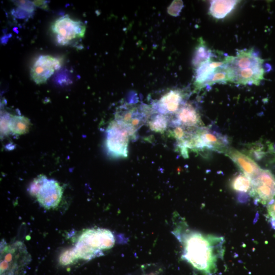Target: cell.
I'll list each match as a JSON object with an SVG mask.
<instances>
[{"label": "cell", "instance_id": "cell-4", "mask_svg": "<svg viewBox=\"0 0 275 275\" xmlns=\"http://www.w3.org/2000/svg\"><path fill=\"white\" fill-rule=\"evenodd\" d=\"M178 146L185 157L188 150H211L224 153L229 148L226 137L204 126L191 131L183 141L178 144Z\"/></svg>", "mask_w": 275, "mask_h": 275}, {"label": "cell", "instance_id": "cell-16", "mask_svg": "<svg viewBox=\"0 0 275 275\" xmlns=\"http://www.w3.org/2000/svg\"><path fill=\"white\" fill-rule=\"evenodd\" d=\"M237 2L235 1H212L210 7V13L215 18H224L234 9Z\"/></svg>", "mask_w": 275, "mask_h": 275}, {"label": "cell", "instance_id": "cell-24", "mask_svg": "<svg viewBox=\"0 0 275 275\" xmlns=\"http://www.w3.org/2000/svg\"><path fill=\"white\" fill-rule=\"evenodd\" d=\"M273 227L275 229V222H271Z\"/></svg>", "mask_w": 275, "mask_h": 275}, {"label": "cell", "instance_id": "cell-19", "mask_svg": "<svg viewBox=\"0 0 275 275\" xmlns=\"http://www.w3.org/2000/svg\"><path fill=\"white\" fill-rule=\"evenodd\" d=\"M199 45L197 46L193 59V64L196 69L203 63L212 58V51L205 45L203 40L200 39Z\"/></svg>", "mask_w": 275, "mask_h": 275}, {"label": "cell", "instance_id": "cell-7", "mask_svg": "<svg viewBox=\"0 0 275 275\" xmlns=\"http://www.w3.org/2000/svg\"><path fill=\"white\" fill-rule=\"evenodd\" d=\"M29 190L30 194L36 197L39 203L46 209L58 206L63 195L62 188L57 181L48 179L42 175L34 180Z\"/></svg>", "mask_w": 275, "mask_h": 275}, {"label": "cell", "instance_id": "cell-3", "mask_svg": "<svg viewBox=\"0 0 275 275\" xmlns=\"http://www.w3.org/2000/svg\"><path fill=\"white\" fill-rule=\"evenodd\" d=\"M224 61L228 82L258 86L264 79V60L253 48L240 50L236 56L226 57Z\"/></svg>", "mask_w": 275, "mask_h": 275}, {"label": "cell", "instance_id": "cell-21", "mask_svg": "<svg viewBox=\"0 0 275 275\" xmlns=\"http://www.w3.org/2000/svg\"><path fill=\"white\" fill-rule=\"evenodd\" d=\"M11 115L6 114L1 117V132L3 134H7L10 131L9 122Z\"/></svg>", "mask_w": 275, "mask_h": 275}, {"label": "cell", "instance_id": "cell-22", "mask_svg": "<svg viewBox=\"0 0 275 275\" xmlns=\"http://www.w3.org/2000/svg\"><path fill=\"white\" fill-rule=\"evenodd\" d=\"M267 211L268 215L271 219V222H275V199H273L268 204Z\"/></svg>", "mask_w": 275, "mask_h": 275}, {"label": "cell", "instance_id": "cell-18", "mask_svg": "<svg viewBox=\"0 0 275 275\" xmlns=\"http://www.w3.org/2000/svg\"><path fill=\"white\" fill-rule=\"evenodd\" d=\"M30 124V120L24 116H12L10 117V130L15 134L20 135L26 133Z\"/></svg>", "mask_w": 275, "mask_h": 275}, {"label": "cell", "instance_id": "cell-1", "mask_svg": "<svg viewBox=\"0 0 275 275\" xmlns=\"http://www.w3.org/2000/svg\"><path fill=\"white\" fill-rule=\"evenodd\" d=\"M176 217L172 233L182 245L183 260L203 275H215L217 263L223 259L224 238L191 229L184 219Z\"/></svg>", "mask_w": 275, "mask_h": 275}, {"label": "cell", "instance_id": "cell-17", "mask_svg": "<svg viewBox=\"0 0 275 275\" xmlns=\"http://www.w3.org/2000/svg\"><path fill=\"white\" fill-rule=\"evenodd\" d=\"M170 121L169 116L155 113L153 116H150L147 122L151 130L163 133L170 125Z\"/></svg>", "mask_w": 275, "mask_h": 275}, {"label": "cell", "instance_id": "cell-8", "mask_svg": "<svg viewBox=\"0 0 275 275\" xmlns=\"http://www.w3.org/2000/svg\"><path fill=\"white\" fill-rule=\"evenodd\" d=\"M86 29L82 22L74 20L67 15L56 19L51 25V31L55 35L57 42L64 46L83 38Z\"/></svg>", "mask_w": 275, "mask_h": 275}, {"label": "cell", "instance_id": "cell-11", "mask_svg": "<svg viewBox=\"0 0 275 275\" xmlns=\"http://www.w3.org/2000/svg\"><path fill=\"white\" fill-rule=\"evenodd\" d=\"M130 136L126 128L115 120L112 121L106 131V145L109 152L117 157H126Z\"/></svg>", "mask_w": 275, "mask_h": 275}, {"label": "cell", "instance_id": "cell-6", "mask_svg": "<svg viewBox=\"0 0 275 275\" xmlns=\"http://www.w3.org/2000/svg\"><path fill=\"white\" fill-rule=\"evenodd\" d=\"M151 114L152 108L146 104H128L117 109L115 120L127 130L130 136H133Z\"/></svg>", "mask_w": 275, "mask_h": 275}, {"label": "cell", "instance_id": "cell-20", "mask_svg": "<svg viewBox=\"0 0 275 275\" xmlns=\"http://www.w3.org/2000/svg\"><path fill=\"white\" fill-rule=\"evenodd\" d=\"M230 186L237 192L250 193L252 187V180L243 173L235 175L231 180Z\"/></svg>", "mask_w": 275, "mask_h": 275}, {"label": "cell", "instance_id": "cell-9", "mask_svg": "<svg viewBox=\"0 0 275 275\" xmlns=\"http://www.w3.org/2000/svg\"><path fill=\"white\" fill-rule=\"evenodd\" d=\"M226 82L228 80L224 60L214 61L211 58L196 69L194 85L197 89Z\"/></svg>", "mask_w": 275, "mask_h": 275}, {"label": "cell", "instance_id": "cell-15", "mask_svg": "<svg viewBox=\"0 0 275 275\" xmlns=\"http://www.w3.org/2000/svg\"><path fill=\"white\" fill-rule=\"evenodd\" d=\"M224 153L235 163L242 173L251 180L262 170L252 158L236 149L229 147Z\"/></svg>", "mask_w": 275, "mask_h": 275}, {"label": "cell", "instance_id": "cell-13", "mask_svg": "<svg viewBox=\"0 0 275 275\" xmlns=\"http://www.w3.org/2000/svg\"><path fill=\"white\" fill-rule=\"evenodd\" d=\"M187 97L186 91L183 89L170 90L157 100L153 109L156 113L171 117L186 102Z\"/></svg>", "mask_w": 275, "mask_h": 275}, {"label": "cell", "instance_id": "cell-14", "mask_svg": "<svg viewBox=\"0 0 275 275\" xmlns=\"http://www.w3.org/2000/svg\"><path fill=\"white\" fill-rule=\"evenodd\" d=\"M170 124L172 127L180 126L188 128L203 126L198 109L189 102H186L179 110L170 118Z\"/></svg>", "mask_w": 275, "mask_h": 275}, {"label": "cell", "instance_id": "cell-5", "mask_svg": "<svg viewBox=\"0 0 275 275\" xmlns=\"http://www.w3.org/2000/svg\"><path fill=\"white\" fill-rule=\"evenodd\" d=\"M31 256L21 241L1 249V275H19L30 262Z\"/></svg>", "mask_w": 275, "mask_h": 275}, {"label": "cell", "instance_id": "cell-2", "mask_svg": "<svg viewBox=\"0 0 275 275\" xmlns=\"http://www.w3.org/2000/svg\"><path fill=\"white\" fill-rule=\"evenodd\" d=\"M115 242L114 234L108 229H87L80 235L73 248L61 255L60 262L66 265L78 259H92L103 255V252L113 248Z\"/></svg>", "mask_w": 275, "mask_h": 275}, {"label": "cell", "instance_id": "cell-12", "mask_svg": "<svg viewBox=\"0 0 275 275\" xmlns=\"http://www.w3.org/2000/svg\"><path fill=\"white\" fill-rule=\"evenodd\" d=\"M63 64V59L49 55L40 56L35 61L31 69L32 79L37 84H44L59 69Z\"/></svg>", "mask_w": 275, "mask_h": 275}, {"label": "cell", "instance_id": "cell-23", "mask_svg": "<svg viewBox=\"0 0 275 275\" xmlns=\"http://www.w3.org/2000/svg\"><path fill=\"white\" fill-rule=\"evenodd\" d=\"M45 1H34L33 4L35 5L36 6L42 7V8L44 9V6L46 7V5H45Z\"/></svg>", "mask_w": 275, "mask_h": 275}, {"label": "cell", "instance_id": "cell-10", "mask_svg": "<svg viewBox=\"0 0 275 275\" xmlns=\"http://www.w3.org/2000/svg\"><path fill=\"white\" fill-rule=\"evenodd\" d=\"M250 195L257 202L268 204L275 198V176L268 170L262 169L252 180Z\"/></svg>", "mask_w": 275, "mask_h": 275}, {"label": "cell", "instance_id": "cell-25", "mask_svg": "<svg viewBox=\"0 0 275 275\" xmlns=\"http://www.w3.org/2000/svg\"><path fill=\"white\" fill-rule=\"evenodd\" d=\"M145 275H157V274H154V273H151L148 274H145Z\"/></svg>", "mask_w": 275, "mask_h": 275}]
</instances>
